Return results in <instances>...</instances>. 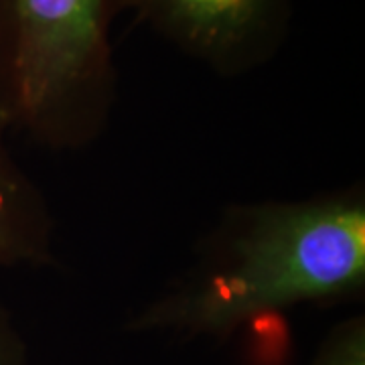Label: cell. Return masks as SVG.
Segmentation results:
<instances>
[{
    "mask_svg": "<svg viewBox=\"0 0 365 365\" xmlns=\"http://www.w3.org/2000/svg\"><path fill=\"white\" fill-rule=\"evenodd\" d=\"M365 287V195L230 207L195 260L128 323L134 333L227 337L264 314L345 300Z\"/></svg>",
    "mask_w": 365,
    "mask_h": 365,
    "instance_id": "1",
    "label": "cell"
},
{
    "mask_svg": "<svg viewBox=\"0 0 365 365\" xmlns=\"http://www.w3.org/2000/svg\"><path fill=\"white\" fill-rule=\"evenodd\" d=\"M114 0H0V112L49 148L98 138L116 100Z\"/></svg>",
    "mask_w": 365,
    "mask_h": 365,
    "instance_id": "2",
    "label": "cell"
},
{
    "mask_svg": "<svg viewBox=\"0 0 365 365\" xmlns=\"http://www.w3.org/2000/svg\"><path fill=\"white\" fill-rule=\"evenodd\" d=\"M211 71L235 78L266 66L287 39L292 0H114Z\"/></svg>",
    "mask_w": 365,
    "mask_h": 365,
    "instance_id": "3",
    "label": "cell"
},
{
    "mask_svg": "<svg viewBox=\"0 0 365 365\" xmlns=\"http://www.w3.org/2000/svg\"><path fill=\"white\" fill-rule=\"evenodd\" d=\"M13 128L0 112V268L55 262V220L47 197L11 148Z\"/></svg>",
    "mask_w": 365,
    "mask_h": 365,
    "instance_id": "4",
    "label": "cell"
},
{
    "mask_svg": "<svg viewBox=\"0 0 365 365\" xmlns=\"http://www.w3.org/2000/svg\"><path fill=\"white\" fill-rule=\"evenodd\" d=\"M313 365H365V317L355 314L335 325L314 355Z\"/></svg>",
    "mask_w": 365,
    "mask_h": 365,
    "instance_id": "5",
    "label": "cell"
},
{
    "mask_svg": "<svg viewBox=\"0 0 365 365\" xmlns=\"http://www.w3.org/2000/svg\"><path fill=\"white\" fill-rule=\"evenodd\" d=\"M0 365H31L26 343L11 311L0 302Z\"/></svg>",
    "mask_w": 365,
    "mask_h": 365,
    "instance_id": "6",
    "label": "cell"
}]
</instances>
